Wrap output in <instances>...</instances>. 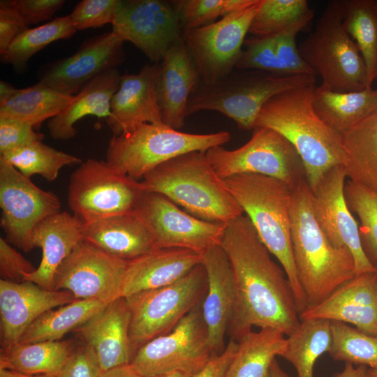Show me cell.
Wrapping results in <instances>:
<instances>
[{
    "mask_svg": "<svg viewBox=\"0 0 377 377\" xmlns=\"http://www.w3.org/2000/svg\"><path fill=\"white\" fill-rule=\"evenodd\" d=\"M220 245L235 279V304L228 332L230 339L237 341L253 326L291 334L301 320L290 284L246 214L226 223Z\"/></svg>",
    "mask_w": 377,
    "mask_h": 377,
    "instance_id": "cell-1",
    "label": "cell"
},
{
    "mask_svg": "<svg viewBox=\"0 0 377 377\" xmlns=\"http://www.w3.org/2000/svg\"><path fill=\"white\" fill-rule=\"evenodd\" d=\"M315 88V84L306 85L272 97L261 109L254 125V128L277 131L293 145L302 159L312 191L329 170L343 166L346 158L341 134L314 110Z\"/></svg>",
    "mask_w": 377,
    "mask_h": 377,
    "instance_id": "cell-2",
    "label": "cell"
},
{
    "mask_svg": "<svg viewBox=\"0 0 377 377\" xmlns=\"http://www.w3.org/2000/svg\"><path fill=\"white\" fill-rule=\"evenodd\" d=\"M313 198L306 179L302 180L293 189L290 206L293 259L307 307L323 301L355 276L350 251L334 246L319 226Z\"/></svg>",
    "mask_w": 377,
    "mask_h": 377,
    "instance_id": "cell-3",
    "label": "cell"
},
{
    "mask_svg": "<svg viewBox=\"0 0 377 377\" xmlns=\"http://www.w3.org/2000/svg\"><path fill=\"white\" fill-rule=\"evenodd\" d=\"M145 192L162 194L202 220L227 223L244 214L206 151H191L151 170L140 181Z\"/></svg>",
    "mask_w": 377,
    "mask_h": 377,
    "instance_id": "cell-4",
    "label": "cell"
},
{
    "mask_svg": "<svg viewBox=\"0 0 377 377\" xmlns=\"http://www.w3.org/2000/svg\"><path fill=\"white\" fill-rule=\"evenodd\" d=\"M263 244L283 269L300 314L306 307L293 259L290 206L293 188L278 179L240 174L224 179Z\"/></svg>",
    "mask_w": 377,
    "mask_h": 377,
    "instance_id": "cell-5",
    "label": "cell"
},
{
    "mask_svg": "<svg viewBox=\"0 0 377 377\" xmlns=\"http://www.w3.org/2000/svg\"><path fill=\"white\" fill-rule=\"evenodd\" d=\"M316 81V75L235 68L211 84L199 80L188 101L186 116L202 110L217 111L234 120L239 128L253 130L259 112L272 97Z\"/></svg>",
    "mask_w": 377,
    "mask_h": 377,
    "instance_id": "cell-6",
    "label": "cell"
},
{
    "mask_svg": "<svg viewBox=\"0 0 377 377\" xmlns=\"http://www.w3.org/2000/svg\"><path fill=\"white\" fill-rule=\"evenodd\" d=\"M222 131L207 134L179 131L164 124H142L112 135L106 151V162L119 172L137 181L158 165L191 151H207L230 140Z\"/></svg>",
    "mask_w": 377,
    "mask_h": 377,
    "instance_id": "cell-7",
    "label": "cell"
},
{
    "mask_svg": "<svg viewBox=\"0 0 377 377\" xmlns=\"http://www.w3.org/2000/svg\"><path fill=\"white\" fill-rule=\"evenodd\" d=\"M298 49L304 60L321 77L322 87L335 92L367 88L364 59L343 24L342 1L327 3L315 29Z\"/></svg>",
    "mask_w": 377,
    "mask_h": 377,
    "instance_id": "cell-8",
    "label": "cell"
},
{
    "mask_svg": "<svg viewBox=\"0 0 377 377\" xmlns=\"http://www.w3.org/2000/svg\"><path fill=\"white\" fill-rule=\"evenodd\" d=\"M207 290V273L201 263L168 286L124 297L131 313L129 337L134 355L149 341L172 331L202 303Z\"/></svg>",
    "mask_w": 377,
    "mask_h": 377,
    "instance_id": "cell-9",
    "label": "cell"
},
{
    "mask_svg": "<svg viewBox=\"0 0 377 377\" xmlns=\"http://www.w3.org/2000/svg\"><path fill=\"white\" fill-rule=\"evenodd\" d=\"M145 193L140 181L106 161L89 158L70 177L68 204L73 214L87 224L134 211Z\"/></svg>",
    "mask_w": 377,
    "mask_h": 377,
    "instance_id": "cell-10",
    "label": "cell"
},
{
    "mask_svg": "<svg viewBox=\"0 0 377 377\" xmlns=\"http://www.w3.org/2000/svg\"><path fill=\"white\" fill-rule=\"evenodd\" d=\"M206 155L222 179L251 173L278 179L294 188L306 179L304 165L293 145L269 128H256L243 146L228 150L221 146L209 149Z\"/></svg>",
    "mask_w": 377,
    "mask_h": 377,
    "instance_id": "cell-11",
    "label": "cell"
},
{
    "mask_svg": "<svg viewBox=\"0 0 377 377\" xmlns=\"http://www.w3.org/2000/svg\"><path fill=\"white\" fill-rule=\"evenodd\" d=\"M202 304L166 334L140 347L130 364L140 376L182 370L195 374L214 355L209 346Z\"/></svg>",
    "mask_w": 377,
    "mask_h": 377,
    "instance_id": "cell-12",
    "label": "cell"
},
{
    "mask_svg": "<svg viewBox=\"0 0 377 377\" xmlns=\"http://www.w3.org/2000/svg\"><path fill=\"white\" fill-rule=\"evenodd\" d=\"M262 0L221 20L184 31L183 39L200 81L211 84L235 69Z\"/></svg>",
    "mask_w": 377,
    "mask_h": 377,
    "instance_id": "cell-13",
    "label": "cell"
},
{
    "mask_svg": "<svg viewBox=\"0 0 377 377\" xmlns=\"http://www.w3.org/2000/svg\"><path fill=\"white\" fill-rule=\"evenodd\" d=\"M1 226L6 239L23 251L34 249L36 226L61 212L59 198L43 190L0 156Z\"/></svg>",
    "mask_w": 377,
    "mask_h": 377,
    "instance_id": "cell-14",
    "label": "cell"
},
{
    "mask_svg": "<svg viewBox=\"0 0 377 377\" xmlns=\"http://www.w3.org/2000/svg\"><path fill=\"white\" fill-rule=\"evenodd\" d=\"M135 210L150 230L155 249H185L201 256L221 244L226 223L195 217L162 194L145 192Z\"/></svg>",
    "mask_w": 377,
    "mask_h": 377,
    "instance_id": "cell-15",
    "label": "cell"
},
{
    "mask_svg": "<svg viewBox=\"0 0 377 377\" xmlns=\"http://www.w3.org/2000/svg\"><path fill=\"white\" fill-rule=\"evenodd\" d=\"M112 31L133 43L154 64L183 39L184 31L171 1L119 0Z\"/></svg>",
    "mask_w": 377,
    "mask_h": 377,
    "instance_id": "cell-16",
    "label": "cell"
},
{
    "mask_svg": "<svg viewBox=\"0 0 377 377\" xmlns=\"http://www.w3.org/2000/svg\"><path fill=\"white\" fill-rule=\"evenodd\" d=\"M126 263L82 240L57 271L53 290L69 291L76 300L109 304L122 297Z\"/></svg>",
    "mask_w": 377,
    "mask_h": 377,
    "instance_id": "cell-17",
    "label": "cell"
},
{
    "mask_svg": "<svg viewBox=\"0 0 377 377\" xmlns=\"http://www.w3.org/2000/svg\"><path fill=\"white\" fill-rule=\"evenodd\" d=\"M346 174L343 165L329 170L313 192V206L317 221L330 242L346 247L355 260V275L376 271L367 257L361 242L359 223L345 198Z\"/></svg>",
    "mask_w": 377,
    "mask_h": 377,
    "instance_id": "cell-18",
    "label": "cell"
},
{
    "mask_svg": "<svg viewBox=\"0 0 377 377\" xmlns=\"http://www.w3.org/2000/svg\"><path fill=\"white\" fill-rule=\"evenodd\" d=\"M124 43L112 31L91 37L71 56L48 65L38 82L74 96L96 76L117 68L124 59Z\"/></svg>",
    "mask_w": 377,
    "mask_h": 377,
    "instance_id": "cell-19",
    "label": "cell"
},
{
    "mask_svg": "<svg viewBox=\"0 0 377 377\" xmlns=\"http://www.w3.org/2000/svg\"><path fill=\"white\" fill-rule=\"evenodd\" d=\"M75 300L67 290H47L30 281L0 279L1 353L17 344L28 327L40 315Z\"/></svg>",
    "mask_w": 377,
    "mask_h": 377,
    "instance_id": "cell-20",
    "label": "cell"
},
{
    "mask_svg": "<svg viewBox=\"0 0 377 377\" xmlns=\"http://www.w3.org/2000/svg\"><path fill=\"white\" fill-rule=\"evenodd\" d=\"M300 318L344 323L377 336V272L355 275L323 301L305 309Z\"/></svg>",
    "mask_w": 377,
    "mask_h": 377,
    "instance_id": "cell-21",
    "label": "cell"
},
{
    "mask_svg": "<svg viewBox=\"0 0 377 377\" xmlns=\"http://www.w3.org/2000/svg\"><path fill=\"white\" fill-rule=\"evenodd\" d=\"M207 276V290L202 304L209 346L214 355L225 348V337L233 316L235 304L234 274L230 260L221 245L201 255Z\"/></svg>",
    "mask_w": 377,
    "mask_h": 377,
    "instance_id": "cell-22",
    "label": "cell"
},
{
    "mask_svg": "<svg viewBox=\"0 0 377 377\" xmlns=\"http://www.w3.org/2000/svg\"><path fill=\"white\" fill-rule=\"evenodd\" d=\"M159 64H145L136 74L121 76L110 101L111 116L106 121L113 135L146 124H163L157 101Z\"/></svg>",
    "mask_w": 377,
    "mask_h": 377,
    "instance_id": "cell-23",
    "label": "cell"
},
{
    "mask_svg": "<svg viewBox=\"0 0 377 377\" xmlns=\"http://www.w3.org/2000/svg\"><path fill=\"white\" fill-rule=\"evenodd\" d=\"M130 320L126 300L120 297L74 331L94 350L102 371L131 363L134 353L129 337Z\"/></svg>",
    "mask_w": 377,
    "mask_h": 377,
    "instance_id": "cell-24",
    "label": "cell"
},
{
    "mask_svg": "<svg viewBox=\"0 0 377 377\" xmlns=\"http://www.w3.org/2000/svg\"><path fill=\"white\" fill-rule=\"evenodd\" d=\"M199 80L182 39L169 49L159 63L156 93L161 118L165 125L175 130L184 126L188 101Z\"/></svg>",
    "mask_w": 377,
    "mask_h": 377,
    "instance_id": "cell-25",
    "label": "cell"
},
{
    "mask_svg": "<svg viewBox=\"0 0 377 377\" xmlns=\"http://www.w3.org/2000/svg\"><path fill=\"white\" fill-rule=\"evenodd\" d=\"M83 226L77 217L64 211L40 223L33 232L32 244L42 249V258L38 267L24 276V281L53 290L59 267L83 240Z\"/></svg>",
    "mask_w": 377,
    "mask_h": 377,
    "instance_id": "cell-26",
    "label": "cell"
},
{
    "mask_svg": "<svg viewBox=\"0 0 377 377\" xmlns=\"http://www.w3.org/2000/svg\"><path fill=\"white\" fill-rule=\"evenodd\" d=\"M201 261V256L191 250L155 249L127 261L121 297L168 286L186 276Z\"/></svg>",
    "mask_w": 377,
    "mask_h": 377,
    "instance_id": "cell-27",
    "label": "cell"
},
{
    "mask_svg": "<svg viewBox=\"0 0 377 377\" xmlns=\"http://www.w3.org/2000/svg\"><path fill=\"white\" fill-rule=\"evenodd\" d=\"M83 240L129 261L154 249L153 237L135 210L84 224Z\"/></svg>",
    "mask_w": 377,
    "mask_h": 377,
    "instance_id": "cell-28",
    "label": "cell"
},
{
    "mask_svg": "<svg viewBox=\"0 0 377 377\" xmlns=\"http://www.w3.org/2000/svg\"><path fill=\"white\" fill-rule=\"evenodd\" d=\"M121 76L118 69L113 68L88 82L61 113L48 120L52 138L59 140L73 138L77 133L75 124L86 116L108 119L111 98L119 88Z\"/></svg>",
    "mask_w": 377,
    "mask_h": 377,
    "instance_id": "cell-29",
    "label": "cell"
},
{
    "mask_svg": "<svg viewBox=\"0 0 377 377\" xmlns=\"http://www.w3.org/2000/svg\"><path fill=\"white\" fill-rule=\"evenodd\" d=\"M341 135L346 177L377 192V108Z\"/></svg>",
    "mask_w": 377,
    "mask_h": 377,
    "instance_id": "cell-30",
    "label": "cell"
},
{
    "mask_svg": "<svg viewBox=\"0 0 377 377\" xmlns=\"http://www.w3.org/2000/svg\"><path fill=\"white\" fill-rule=\"evenodd\" d=\"M237 342L225 377H271L272 364L282 355L287 343L283 333L270 327L251 330Z\"/></svg>",
    "mask_w": 377,
    "mask_h": 377,
    "instance_id": "cell-31",
    "label": "cell"
},
{
    "mask_svg": "<svg viewBox=\"0 0 377 377\" xmlns=\"http://www.w3.org/2000/svg\"><path fill=\"white\" fill-rule=\"evenodd\" d=\"M313 105L317 114L341 134L377 108V89L335 92L320 85L314 89Z\"/></svg>",
    "mask_w": 377,
    "mask_h": 377,
    "instance_id": "cell-32",
    "label": "cell"
},
{
    "mask_svg": "<svg viewBox=\"0 0 377 377\" xmlns=\"http://www.w3.org/2000/svg\"><path fill=\"white\" fill-rule=\"evenodd\" d=\"M74 96L40 82L23 89L15 87L8 96L0 99V117L20 120L36 127L61 113Z\"/></svg>",
    "mask_w": 377,
    "mask_h": 377,
    "instance_id": "cell-33",
    "label": "cell"
},
{
    "mask_svg": "<svg viewBox=\"0 0 377 377\" xmlns=\"http://www.w3.org/2000/svg\"><path fill=\"white\" fill-rule=\"evenodd\" d=\"M75 346L72 339L17 343L8 351L1 353L0 368L55 377Z\"/></svg>",
    "mask_w": 377,
    "mask_h": 377,
    "instance_id": "cell-34",
    "label": "cell"
},
{
    "mask_svg": "<svg viewBox=\"0 0 377 377\" xmlns=\"http://www.w3.org/2000/svg\"><path fill=\"white\" fill-rule=\"evenodd\" d=\"M107 304L96 300L80 299L57 309H50L28 327L18 343L61 340L67 333L84 324Z\"/></svg>",
    "mask_w": 377,
    "mask_h": 377,
    "instance_id": "cell-35",
    "label": "cell"
},
{
    "mask_svg": "<svg viewBox=\"0 0 377 377\" xmlns=\"http://www.w3.org/2000/svg\"><path fill=\"white\" fill-rule=\"evenodd\" d=\"M286 341V349L281 357L295 367L298 377H313L316 360L330 350V321L301 320L298 327L288 336Z\"/></svg>",
    "mask_w": 377,
    "mask_h": 377,
    "instance_id": "cell-36",
    "label": "cell"
},
{
    "mask_svg": "<svg viewBox=\"0 0 377 377\" xmlns=\"http://www.w3.org/2000/svg\"><path fill=\"white\" fill-rule=\"evenodd\" d=\"M343 24L364 59L367 88L377 79V0H343Z\"/></svg>",
    "mask_w": 377,
    "mask_h": 377,
    "instance_id": "cell-37",
    "label": "cell"
},
{
    "mask_svg": "<svg viewBox=\"0 0 377 377\" xmlns=\"http://www.w3.org/2000/svg\"><path fill=\"white\" fill-rule=\"evenodd\" d=\"M76 31L69 15L56 17L37 27L28 28L1 55V61L22 71L36 53L54 41L71 38Z\"/></svg>",
    "mask_w": 377,
    "mask_h": 377,
    "instance_id": "cell-38",
    "label": "cell"
},
{
    "mask_svg": "<svg viewBox=\"0 0 377 377\" xmlns=\"http://www.w3.org/2000/svg\"><path fill=\"white\" fill-rule=\"evenodd\" d=\"M25 177L38 175L49 182L54 181L61 168L81 164L82 161L73 155L57 150L37 141L13 149L2 155Z\"/></svg>",
    "mask_w": 377,
    "mask_h": 377,
    "instance_id": "cell-39",
    "label": "cell"
},
{
    "mask_svg": "<svg viewBox=\"0 0 377 377\" xmlns=\"http://www.w3.org/2000/svg\"><path fill=\"white\" fill-rule=\"evenodd\" d=\"M330 325L329 353L334 360L377 369V336L344 323L330 321Z\"/></svg>",
    "mask_w": 377,
    "mask_h": 377,
    "instance_id": "cell-40",
    "label": "cell"
},
{
    "mask_svg": "<svg viewBox=\"0 0 377 377\" xmlns=\"http://www.w3.org/2000/svg\"><path fill=\"white\" fill-rule=\"evenodd\" d=\"M344 195L350 210L360 219L362 246L374 265L377 261V192L348 179Z\"/></svg>",
    "mask_w": 377,
    "mask_h": 377,
    "instance_id": "cell-41",
    "label": "cell"
},
{
    "mask_svg": "<svg viewBox=\"0 0 377 377\" xmlns=\"http://www.w3.org/2000/svg\"><path fill=\"white\" fill-rule=\"evenodd\" d=\"M313 11L306 0H262L249 33L257 37L276 35Z\"/></svg>",
    "mask_w": 377,
    "mask_h": 377,
    "instance_id": "cell-42",
    "label": "cell"
},
{
    "mask_svg": "<svg viewBox=\"0 0 377 377\" xmlns=\"http://www.w3.org/2000/svg\"><path fill=\"white\" fill-rule=\"evenodd\" d=\"M257 0H174L171 1L183 31L214 22L232 13L254 4Z\"/></svg>",
    "mask_w": 377,
    "mask_h": 377,
    "instance_id": "cell-43",
    "label": "cell"
},
{
    "mask_svg": "<svg viewBox=\"0 0 377 377\" xmlns=\"http://www.w3.org/2000/svg\"><path fill=\"white\" fill-rule=\"evenodd\" d=\"M313 15V11L275 35L276 55L283 74L316 75L302 58L296 44L298 33L309 24Z\"/></svg>",
    "mask_w": 377,
    "mask_h": 377,
    "instance_id": "cell-44",
    "label": "cell"
},
{
    "mask_svg": "<svg viewBox=\"0 0 377 377\" xmlns=\"http://www.w3.org/2000/svg\"><path fill=\"white\" fill-rule=\"evenodd\" d=\"M235 68L283 74L276 55L275 35L245 39Z\"/></svg>",
    "mask_w": 377,
    "mask_h": 377,
    "instance_id": "cell-45",
    "label": "cell"
},
{
    "mask_svg": "<svg viewBox=\"0 0 377 377\" xmlns=\"http://www.w3.org/2000/svg\"><path fill=\"white\" fill-rule=\"evenodd\" d=\"M119 0H83L69 15L77 31L112 24Z\"/></svg>",
    "mask_w": 377,
    "mask_h": 377,
    "instance_id": "cell-46",
    "label": "cell"
},
{
    "mask_svg": "<svg viewBox=\"0 0 377 377\" xmlns=\"http://www.w3.org/2000/svg\"><path fill=\"white\" fill-rule=\"evenodd\" d=\"M28 123L6 117H0V155L37 141H42L44 135L36 132Z\"/></svg>",
    "mask_w": 377,
    "mask_h": 377,
    "instance_id": "cell-47",
    "label": "cell"
},
{
    "mask_svg": "<svg viewBox=\"0 0 377 377\" xmlns=\"http://www.w3.org/2000/svg\"><path fill=\"white\" fill-rule=\"evenodd\" d=\"M101 372L94 350L82 341L81 345L75 347L55 377H100Z\"/></svg>",
    "mask_w": 377,
    "mask_h": 377,
    "instance_id": "cell-48",
    "label": "cell"
},
{
    "mask_svg": "<svg viewBox=\"0 0 377 377\" xmlns=\"http://www.w3.org/2000/svg\"><path fill=\"white\" fill-rule=\"evenodd\" d=\"M36 267L17 251L6 239L0 238L1 279L22 282L24 276L31 273Z\"/></svg>",
    "mask_w": 377,
    "mask_h": 377,
    "instance_id": "cell-49",
    "label": "cell"
},
{
    "mask_svg": "<svg viewBox=\"0 0 377 377\" xmlns=\"http://www.w3.org/2000/svg\"><path fill=\"white\" fill-rule=\"evenodd\" d=\"M29 27L20 14L14 0L0 1V54Z\"/></svg>",
    "mask_w": 377,
    "mask_h": 377,
    "instance_id": "cell-50",
    "label": "cell"
},
{
    "mask_svg": "<svg viewBox=\"0 0 377 377\" xmlns=\"http://www.w3.org/2000/svg\"><path fill=\"white\" fill-rule=\"evenodd\" d=\"M14 1L28 27L51 19L66 2L64 0H14Z\"/></svg>",
    "mask_w": 377,
    "mask_h": 377,
    "instance_id": "cell-51",
    "label": "cell"
},
{
    "mask_svg": "<svg viewBox=\"0 0 377 377\" xmlns=\"http://www.w3.org/2000/svg\"><path fill=\"white\" fill-rule=\"evenodd\" d=\"M237 348L238 342L230 339L224 350L214 355L205 366L192 377H225Z\"/></svg>",
    "mask_w": 377,
    "mask_h": 377,
    "instance_id": "cell-52",
    "label": "cell"
},
{
    "mask_svg": "<svg viewBox=\"0 0 377 377\" xmlns=\"http://www.w3.org/2000/svg\"><path fill=\"white\" fill-rule=\"evenodd\" d=\"M100 377H141L131 367L126 364L102 371Z\"/></svg>",
    "mask_w": 377,
    "mask_h": 377,
    "instance_id": "cell-53",
    "label": "cell"
},
{
    "mask_svg": "<svg viewBox=\"0 0 377 377\" xmlns=\"http://www.w3.org/2000/svg\"><path fill=\"white\" fill-rule=\"evenodd\" d=\"M368 367L364 365L355 367L350 363H345L343 369L334 375V377H367Z\"/></svg>",
    "mask_w": 377,
    "mask_h": 377,
    "instance_id": "cell-54",
    "label": "cell"
},
{
    "mask_svg": "<svg viewBox=\"0 0 377 377\" xmlns=\"http://www.w3.org/2000/svg\"><path fill=\"white\" fill-rule=\"evenodd\" d=\"M0 377H52L47 375H29L8 369L0 368Z\"/></svg>",
    "mask_w": 377,
    "mask_h": 377,
    "instance_id": "cell-55",
    "label": "cell"
},
{
    "mask_svg": "<svg viewBox=\"0 0 377 377\" xmlns=\"http://www.w3.org/2000/svg\"><path fill=\"white\" fill-rule=\"evenodd\" d=\"M193 374L191 373L182 371V370H175L168 372H165L162 374H158L149 376H141V377H192Z\"/></svg>",
    "mask_w": 377,
    "mask_h": 377,
    "instance_id": "cell-56",
    "label": "cell"
},
{
    "mask_svg": "<svg viewBox=\"0 0 377 377\" xmlns=\"http://www.w3.org/2000/svg\"><path fill=\"white\" fill-rule=\"evenodd\" d=\"M271 377H291L281 367L278 361L275 359L270 369Z\"/></svg>",
    "mask_w": 377,
    "mask_h": 377,
    "instance_id": "cell-57",
    "label": "cell"
},
{
    "mask_svg": "<svg viewBox=\"0 0 377 377\" xmlns=\"http://www.w3.org/2000/svg\"><path fill=\"white\" fill-rule=\"evenodd\" d=\"M367 377H377V369H368Z\"/></svg>",
    "mask_w": 377,
    "mask_h": 377,
    "instance_id": "cell-58",
    "label": "cell"
},
{
    "mask_svg": "<svg viewBox=\"0 0 377 377\" xmlns=\"http://www.w3.org/2000/svg\"><path fill=\"white\" fill-rule=\"evenodd\" d=\"M374 265L375 266V267L376 269V272H377V261L374 263Z\"/></svg>",
    "mask_w": 377,
    "mask_h": 377,
    "instance_id": "cell-59",
    "label": "cell"
}]
</instances>
